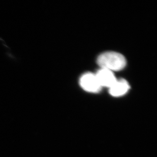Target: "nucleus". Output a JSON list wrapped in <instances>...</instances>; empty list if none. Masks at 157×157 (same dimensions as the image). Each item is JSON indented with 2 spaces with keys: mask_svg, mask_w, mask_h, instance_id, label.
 <instances>
[{
  "mask_svg": "<svg viewBox=\"0 0 157 157\" xmlns=\"http://www.w3.org/2000/svg\"><path fill=\"white\" fill-rule=\"evenodd\" d=\"M97 63L101 68L111 71H119L126 66V60L121 53L108 52L102 53L98 56Z\"/></svg>",
  "mask_w": 157,
  "mask_h": 157,
  "instance_id": "nucleus-1",
  "label": "nucleus"
},
{
  "mask_svg": "<svg viewBox=\"0 0 157 157\" xmlns=\"http://www.w3.org/2000/svg\"><path fill=\"white\" fill-rule=\"evenodd\" d=\"M129 89L127 82L123 79L117 80L115 83L109 87V93L114 97H119L124 95Z\"/></svg>",
  "mask_w": 157,
  "mask_h": 157,
  "instance_id": "nucleus-4",
  "label": "nucleus"
},
{
  "mask_svg": "<svg viewBox=\"0 0 157 157\" xmlns=\"http://www.w3.org/2000/svg\"><path fill=\"white\" fill-rule=\"evenodd\" d=\"M95 75L101 87L105 86L109 88L117 80L113 71L105 69H100Z\"/></svg>",
  "mask_w": 157,
  "mask_h": 157,
  "instance_id": "nucleus-3",
  "label": "nucleus"
},
{
  "mask_svg": "<svg viewBox=\"0 0 157 157\" xmlns=\"http://www.w3.org/2000/svg\"><path fill=\"white\" fill-rule=\"evenodd\" d=\"M80 85L84 90L90 93H98L101 89L96 75L91 73H86L82 76Z\"/></svg>",
  "mask_w": 157,
  "mask_h": 157,
  "instance_id": "nucleus-2",
  "label": "nucleus"
}]
</instances>
